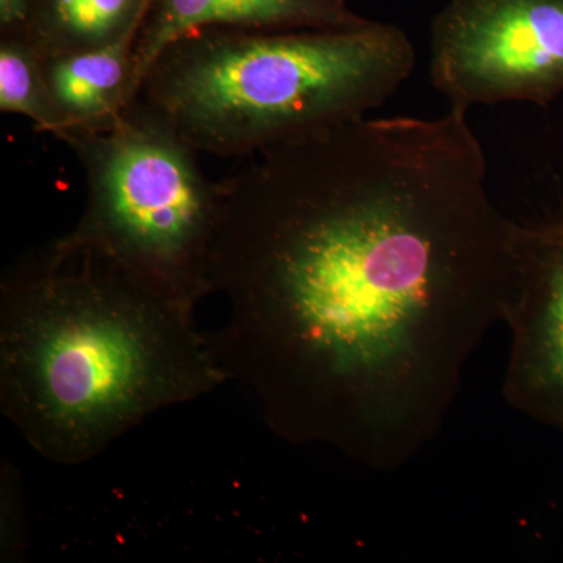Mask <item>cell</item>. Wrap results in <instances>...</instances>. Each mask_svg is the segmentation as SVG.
Returning a JSON list of instances; mask_svg holds the SVG:
<instances>
[{
  "label": "cell",
  "instance_id": "6da1fadb",
  "mask_svg": "<svg viewBox=\"0 0 563 563\" xmlns=\"http://www.w3.org/2000/svg\"><path fill=\"white\" fill-rule=\"evenodd\" d=\"M468 111L358 118L280 141L224 181L211 262L228 380L279 439L376 472L442 431L515 288Z\"/></svg>",
  "mask_w": 563,
  "mask_h": 563
},
{
  "label": "cell",
  "instance_id": "7a4b0ae2",
  "mask_svg": "<svg viewBox=\"0 0 563 563\" xmlns=\"http://www.w3.org/2000/svg\"><path fill=\"white\" fill-rule=\"evenodd\" d=\"M224 383L192 314L91 255L54 240L3 276L0 407L46 461H91Z\"/></svg>",
  "mask_w": 563,
  "mask_h": 563
},
{
  "label": "cell",
  "instance_id": "3957f363",
  "mask_svg": "<svg viewBox=\"0 0 563 563\" xmlns=\"http://www.w3.org/2000/svg\"><path fill=\"white\" fill-rule=\"evenodd\" d=\"M413 68L412 41L385 22L284 32L201 29L161 52L133 102L199 154L247 158L368 117Z\"/></svg>",
  "mask_w": 563,
  "mask_h": 563
},
{
  "label": "cell",
  "instance_id": "277c9868",
  "mask_svg": "<svg viewBox=\"0 0 563 563\" xmlns=\"http://www.w3.org/2000/svg\"><path fill=\"white\" fill-rule=\"evenodd\" d=\"M55 139L76 155L87 181L79 221L55 242L195 317L214 292L224 181L210 180L201 154L139 102L109 132L65 129Z\"/></svg>",
  "mask_w": 563,
  "mask_h": 563
},
{
  "label": "cell",
  "instance_id": "5b68a950",
  "mask_svg": "<svg viewBox=\"0 0 563 563\" xmlns=\"http://www.w3.org/2000/svg\"><path fill=\"white\" fill-rule=\"evenodd\" d=\"M431 79L453 109L563 92V0H450L431 25Z\"/></svg>",
  "mask_w": 563,
  "mask_h": 563
},
{
  "label": "cell",
  "instance_id": "8992f818",
  "mask_svg": "<svg viewBox=\"0 0 563 563\" xmlns=\"http://www.w3.org/2000/svg\"><path fill=\"white\" fill-rule=\"evenodd\" d=\"M515 288L506 310L507 404L563 432V217L514 228Z\"/></svg>",
  "mask_w": 563,
  "mask_h": 563
},
{
  "label": "cell",
  "instance_id": "52a82bcc",
  "mask_svg": "<svg viewBox=\"0 0 563 563\" xmlns=\"http://www.w3.org/2000/svg\"><path fill=\"white\" fill-rule=\"evenodd\" d=\"M365 21L347 0H151L133 43L135 98L155 58L185 33L213 27L251 32L344 29Z\"/></svg>",
  "mask_w": 563,
  "mask_h": 563
},
{
  "label": "cell",
  "instance_id": "ba28073f",
  "mask_svg": "<svg viewBox=\"0 0 563 563\" xmlns=\"http://www.w3.org/2000/svg\"><path fill=\"white\" fill-rule=\"evenodd\" d=\"M135 36L99 49L41 55L44 81L65 129L109 132L120 122L135 101Z\"/></svg>",
  "mask_w": 563,
  "mask_h": 563
},
{
  "label": "cell",
  "instance_id": "9c48e42d",
  "mask_svg": "<svg viewBox=\"0 0 563 563\" xmlns=\"http://www.w3.org/2000/svg\"><path fill=\"white\" fill-rule=\"evenodd\" d=\"M151 0H32L25 38L41 55L99 49L139 33Z\"/></svg>",
  "mask_w": 563,
  "mask_h": 563
},
{
  "label": "cell",
  "instance_id": "30bf717a",
  "mask_svg": "<svg viewBox=\"0 0 563 563\" xmlns=\"http://www.w3.org/2000/svg\"><path fill=\"white\" fill-rule=\"evenodd\" d=\"M0 110L29 118L36 131L54 136L66 128L47 91L41 54L22 35L0 38Z\"/></svg>",
  "mask_w": 563,
  "mask_h": 563
},
{
  "label": "cell",
  "instance_id": "8fae6325",
  "mask_svg": "<svg viewBox=\"0 0 563 563\" xmlns=\"http://www.w3.org/2000/svg\"><path fill=\"white\" fill-rule=\"evenodd\" d=\"M32 0H0L2 36L24 35L31 16Z\"/></svg>",
  "mask_w": 563,
  "mask_h": 563
}]
</instances>
